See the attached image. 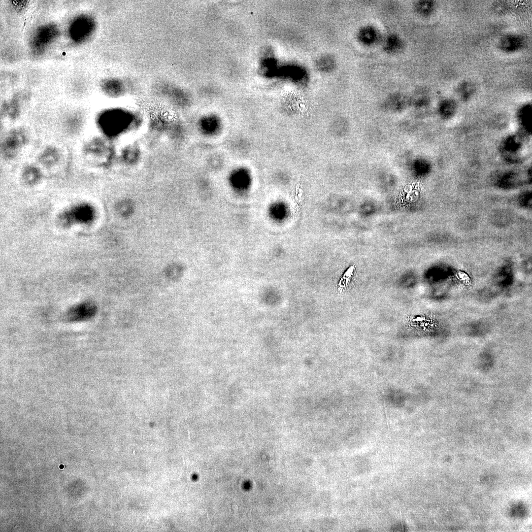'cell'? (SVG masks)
Instances as JSON below:
<instances>
[{
	"label": "cell",
	"mask_w": 532,
	"mask_h": 532,
	"mask_svg": "<svg viewBox=\"0 0 532 532\" xmlns=\"http://www.w3.org/2000/svg\"><path fill=\"white\" fill-rule=\"evenodd\" d=\"M200 133L205 136H213L217 135L222 128L220 118L214 115H208L201 118L198 123Z\"/></svg>",
	"instance_id": "3957f363"
},
{
	"label": "cell",
	"mask_w": 532,
	"mask_h": 532,
	"mask_svg": "<svg viewBox=\"0 0 532 532\" xmlns=\"http://www.w3.org/2000/svg\"><path fill=\"white\" fill-rule=\"evenodd\" d=\"M96 306L91 302H85L70 308L67 313V319L71 321L89 319L96 313Z\"/></svg>",
	"instance_id": "7a4b0ae2"
},
{
	"label": "cell",
	"mask_w": 532,
	"mask_h": 532,
	"mask_svg": "<svg viewBox=\"0 0 532 532\" xmlns=\"http://www.w3.org/2000/svg\"><path fill=\"white\" fill-rule=\"evenodd\" d=\"M228 181L231 188L236 192L243 193L250 187L251 178L248 169L244 167H237L230 173Z\"/></svg>",
	"instance_id": "6da1fadb"
}]
</instances>
